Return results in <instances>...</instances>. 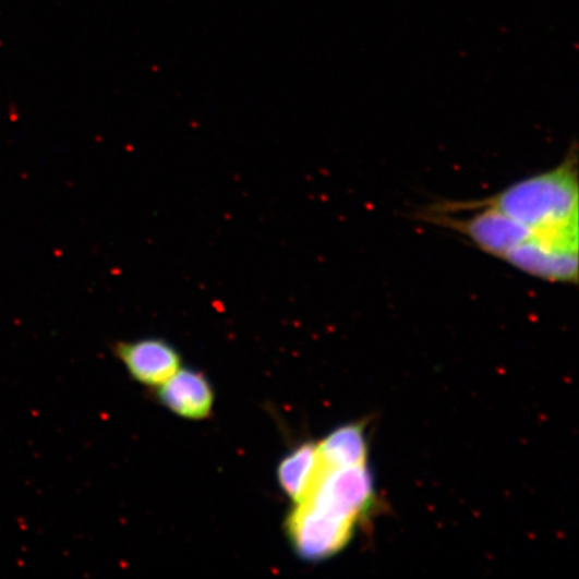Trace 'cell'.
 I'll list each match as a JSON object with an SVG mask.
<instances>
[{
	"mask_svg": "<svg viewBox=\"0 0 579 579\" xmlns=\"http://www.w3.org/2000/svg\"><path fill=\"white\" fill-rule=\"evenodd\" d=\"M157 395L164 407L178 417L189 420H203L214 408V390L202 373L180 370L157 386Z\"/></svg>",
	"mask_w": 579,
	"mask_h": 579,
	"instance_id": "5",
	"label": "cell"
},
{
	"mask_svg": "<svg viewBox=\"0 0 579 579\" xmlns=\"http://www.w3.org/2000/svg\"><path fill=\"white\" fill-rule=\"evenodd\" d=\"M117 354L134 379L155 388L181 367L177 350L161 339L120 343Z\"/></svg>",
	"mask_w": 579,
	"mask_h": 579,
	"instance_id": "4",
	"label": "cell"
},
{
	"mask_svg": "<svg viewBox=\"0 0 579 579\" xmlns=\"http://www.w3.org/2000/svg\"><path fill=\"white\" fill-rule=\"evenodd\" d=\"M286 528L297 554L314 563L330 558L347 547L354 534L355 524L312 508L294 506Z\"/></svg>",
	"mask_w": 579,
	"mask_h": 579,
	"instance_id": "3",
	"label": "cell"
},
{
	"mask_svg": "<svg viewBox=\"0 0 579 579\" xmlns=\"http://www.w3.org/2000/svg\"><path fill=\"white\" fill-rule=\"evenodd\" d=\"M373 478L366 465L326 468L321 471L309 493L294 506L312 508L331 518L359 522L374 505Z\"/></svg>",
	"mask_w": 579,
	"mask_h": 579,
	"instance_id": "2",
	"label": "cell"
},
{
	"mask_svg": "<svg viewBox=\"0 0 579 579\" xmlns=\"http://www.w3.org/2000/svg\"><path fill=\"white\" fill-rule=\"evenodd\" d=\"M578 146L572 143L559 166L517 181L482 198L523 227L547 254L578 266Z\"/></svg>",
	"mask_w": 579,
	"mask_h": 579,
	"instance_id": "1",
	"label": "cell"
},
{
	"mask_svg": "<svg viewBox=\"0 0 579 579\" xmlns=\"http://www.w3.org/2000/svg\"><path fill=\"white\" fill-rule=\"evenodd\" d=\"M321 465L343 468L366 465L367 442L365 426L349 424L331 432L317 444Z\"/></svg>",
	"mask_w": 579,
	"mask_h": 579,
	"instance_id": "7",
	"label": "cell"
},
{
	"mask_svg": "<svg viewBox=\"0 0 579 579\" xmlns=\"http://www.w3.org/2000/svg\"><path fill=\"white\" fill-rule=\"evenodd\" d=\"M321 471L317 444L306 443L280 461L278 482L292 503L305 498Z\"/></svg>",
	"mask_w": 579,
	"mask_h": 579,
	"instance_id": "6",
	"label": "cell"
}]
</instances>
